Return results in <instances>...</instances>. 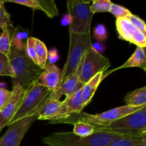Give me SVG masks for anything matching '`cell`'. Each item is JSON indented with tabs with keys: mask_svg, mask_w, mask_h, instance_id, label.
I'll return each instance as SVG.
<instances>
[{
	"mask_svg": "<svg viewBox=\"0 0 146 146\" xmlns=\"http://www.w3.org/2000/svg\"><path fill=\"white\" fill-rule=\"evenodd\" d=\"M15 29L12 27H6L2 30L0 35V52L9 56L12 46L13 34Z\"/></svg>",
	"mask_w": 146,
	"mask_h": 146,
	"instance_id": "21",
	"label": "cell"
},
{
	"mask_svg": "<svg viewBox=\"0 0 146 146\" xmlns=\"http://www.w3.org/2000/svg\"><path fill=\"white\" fill-rule=\"evenodd\" d=\"M68 15L71 17L69 33L90 34L91 24L94 14L90 10V1L68 0Z\"/></svg>",
	"mask_w": 146,
	"mask_h": 146,
	"instance_id": "7",
	"label": "cell"
},
{
	"mask_svg": "<svg viewBox=\"0 0 146 146\" xmlns=\"http://www.w3.org/2000/svg\"><path fill=\"white\" fill-rule=\"evenodd\" d=\"M70 23H71V17H70V16L68 15V14H67V15H64V17H63L62 19H61V24H62V25H69Z\"/></svg>",
	"mask_w": 146,
	"mask_h": 146,
	"instance_id": "34",
	"label": "cell"
},
{
	"mask_svg": "<svg viewBox=\"0 0 146 146\" xmlns=\"http://www.w3.org/2000/svg\"><path fill=\"white\" fill-rule=\"evenodd\" d=\"M84 86V84L78 81V69L74 74L68 76L59 84L58 88L52 93L51 98L60 100V98L65 96L66 98L72 96L79 88Z\"/></svg>",
	"mask_w": 146,
	"mask_h": 146,
	"instance_id": "13",
	"label": "cell"
},
{
	"mask_svg": "<svg viewBox=\"0 0 146 146\" xmlns=\"http://www.w3.org/2000/svg\"><path fill=\"white\" fill-rule=\"evenodd\" d=\"M61 70L54 64H46L37 83L51 91H54L60 84Z\"/></svg>",
	"mask_w": 146,
	"mask_h": 146,
	"instance_id": "14",
	"label": "cell"
},
{
	"mask_svg": "<svg viewBox=\"0 0 146 146\" xmlns=\"http://www.w3.org/2000/svg\"><path fill=\"white\" fill-rule=\"evenodd\" d=\"M105 76V72L99 73L84 84L81 91V98L84 107L91 102L98 86Z\"/></svg>",
	"mask_w": 146,
	"mask_h": 146,
	"instance_id": "16",
	"label": "cell"
},
{
	"mask_svg": "<svg viewBox=\"0 0 146 146\" xmlns=\"http://www.w3.org/2000/svg\"><path fill=\"white\" fill-rule=\"evenodd\" d=\"M118 135L106 133H95L91 136L81 138L73 132L53 133L42 138L46 146H107Z\"/></svg>",
	"mask_w": 146,
	"mask_h": 146,
	"instance_id": "4",
	"label": "cell"
},
{
	"mask_svg": "<svg viewBox=\"0 0 146 146\" xmlns=\"http://www.w3.org/2000/svg\"><path fill=\"white\" fill-rule=\"evenodd\" d=\"M34 47H35L37 58H38V66L41 69L44 70L47 64L48 50H47L45 44L36 38H34Z\"/></svg>",
	"mask_w": 146,
	"mask_h": 146,
	"instance_id": "22",
	"label": "cell"
},
{
	"mask_svg": "<svg viewBox=\"0 0 146 146\" xmlns=\"http://www.w3.org/2000/svg\"><path fill=\"white\" fill-rule=\"evenodd\" d=\"M0 35H1V33H0Z\"/></svg>",
	"mask_w": 146,
	"mask_h": 146,
	"instance_id": "36",
	"label": "cell"
},
{
	"mask_svg": "<svg viewBox=\"0 0 146 146\" xmlns=\"http://www.w3.org/2000/svg\"><path fill=\"white\" fill-rule=\"evenodd\" d=\"M128 19L129 20L130 22H131L137 29H138L140 31H141L143 34L146 35V25L145 21H144L142 19H141L139 17H138V16L134 15V14H132L131 16L128 17Z\"/></svg>",
	"mask_w": 146,
	"mask_h": 146,
	"instance_id": "30",
	"label": "cell"
},
{
	"mask_svg": "<svg viewBox=\"0 0 146 146\" xmlns=\"http://www.w3.org/2000/svg\"><path fill=\"white\" fill-rule=\"evenodd\" d=\"M11 91L6 89L4 86L0 85V111L4 108L11 96Z\"/></svg>",
	"mask_w": 146,
	"mask_h": 146,
	"instance_id": "31",
	"label": "cell"
},
{
	"mask_svg": "<svg viewBox=\"0 0 146 146\" xmlns=\"http://www.w3.org/2000/svg\"><path fill=\"white\" fill-rule=\"evenodd\" d=\"M126 106L133 107L146 106V86L137 88L128 93L124 98Z\"/></svg>",
	"mask_w": 146,
	"mask_h": 146,
	"instance_id": "18",
	"label": "cell"
},
{
	"mask_svg": "<svg viewBox=\"0 0 146 146\" xmlns=\"http://www.w3.org/2000/svg\"><path fill=\"white\" fill-rule=\"evenodd\" d=\"M4 1L25 6L33 10H41L49 18H54L58 15V9L53 0H7Z\"/></svg>",
	"mask_w": 146,
	"mask_h": 146,
	"instance_id": "15",
	"label": "cell"
},
{
	"mask_svg": "<svg viewBox=\"0 0 146 146\" xmlns=\"http://www.w3.org/2000/svg\"><path fill=\"white\" fill-rule=\"evenodd\" d=\"M92 46L91 34L69 33V48L66 61L61 71L60 83L68 76L74 74L79 66L81 58Z\"/></svg>",
	"mask_w": 146,
	"mask_h": 146,
	"instance_id": "6",
	"label": "cell"
},
{
	"mask_svg": "<svg viewBox=\"0 0 146 146\" xmlns=\"http://www.w3.org/2000/svg\"><path fill=\"white\" fill-rule=\"evenodd\" d=\"M38 118V115L23 118L9 125L8 129L0 138V146H19L28 130Z\"/></svg>",
	"mask_w": 146,
	"mask_h": 146,
	"instance_id": "9",
	"label": "cell"
},
{
	"mask_svg": "<svg viewBox=\"0 0 146 146\" xmlns=\"http://www.w3.org/2000/svg\"><path fill=\"white\" fill-rule=\"evenodd\" d=\"M24 49H25L26 55L27 56V57L38 65V58H37L36 53L35 47H34V37H29L27 38Z\"/></svg>",
	"mask_w": 146,
	"mask_h": 146,
	"instance_id": "28",
	"label": "cell"
},
{
	"mask_svg": "<svg viewBox=\"0 0 146 146\" xmlns=\"http://www.w3.org/2000/svg\"><path fill=\"white\" fill-rule=\"evenodd\" d=\"M58 54H57L56 51H50L49 53L48 52V58L49 60V64H54L57 59H58Z\"/></svg>",
	"mask_w": 146,
	"mask_h": 146,
	"instance_id": "33",
	"label": "cell"
},
{
	"mask_svg": "<svg viewBox=\"0 0 146 146\" xmlns=\"http://www.w3.org/2000/svg\"><path fill=\"white\" fill-rule=\"evenodd\" d=\"M133 67H138V68L143 69L144 71L146 70V56L145 48L137 46L131 56L123 65L116 68L113 71H111V72L116 71V70L122 69V68H133Z\"/></svg>",
	"mask_w": 146,
	"mask_h": 146,
	"instance_id": "17",
	"label": "cell"
},
{
	"mask_svg": "<svg viewBox=\"0 0 146 146\" xmlns=\"http://www.w3.org/2000/svg\"><path fill=\"white\" fill-rule=\"evenodd\" d=\"M82 88L83 87H81L72 96L67 97L64 101H61V106L58 108V111L54 115V116L50 121H48V122L66 118L73 114L82 111L84 108L83 105L82 98H81Z\"/></svg>",
	"mask_w": 146,
	"mask_h": 146,
	"instance_id": "12",
	"label": "cell"
},
{
	"mask_svg": "<svg viewBox=\"0 0 146 146\" xmlns=\"http://www.w3.org/2000/svg\"><path fill=\"white\" fill-rule=\"evenodd\" d=\"M94 37L98 41L102 42L108 38V31L104 24H98L94 29Z\"/></svg>",
	"mask_w": 146,
	"mask_h": 146,
	"instance_id": "29",
	"label": "cell"
},
{
	"mask_svg": "<svg viewBox=\"0 0 146 146\" xmlns=\"http://www.w3.org/2000/svg\"><path fill=\"white\" fill-rule=\"evenodd\" d=\"M110 13L113 14L116 19L119 18H125L128 19L129 16L132 14L130 10L126 9L125 7H122L119 4L112 3L110 8Z\"/></svg>",
	"mask_w": 146,
	"mask_h": 146,
	"instance_id": "26",
	"label": "cell"
},
{
	"mask_svg": "<svg viewBox=\"0 0 146 146\" xmlns=\"http://www.w3.org/2000/svg\"><path fill=\"white\" fill-rule=\"evenodd\" d=\"M5 1L1 0L0 2V29H4L6 27H12L13 24L10 19V15L4 7Z\"/></svg>",
	"mask_w": 146,
	"mask_h": 146,
	"instance_id": "27",
	"label": "cell"
},
{
	"mask_svg": "<svg viewBox=\"0 0 146 146\" xmlns=\"http://www.w3.org/2000/svg\"><path fill=\"white\" fill-rule=\"evenodd\" d=\"M111 66L109 59L97 52L91 46L81 58L78 66V81L85 84L96 74L104 73Z\"/></svg>",
	"mask_w": 146,
	"mask_h": 146,
	"instance_id": "8",
	"label": "cell"
},
{
	"mask_svg": "<svg viewBox=\"0 0 146 146\" xmlns=\"http://www.w3.org/2000/svg\"><path fill=\"white\" fill-rule=\"evenodd\" d=\"M24 48L25 47L19 48L12 45L9 58L14 75L11 78L12 84H17L27 90L37 82L43 70L27 57Z\"/></svg>",
	"mask_w": 146,
	"mask_h": 146,
	"instance_id": "1",
	"label": "cell"
},
{
	"mask_svg": "<svg viewBox=\"0 0 146 146\" xmlns=\"http://www.w3.org/2000/svg\"><path fill=\"white\" fill-rule=\"evenodd\" d=\"M73 133L81 138L91 136L95 133V126L86 122H77L74 124Z\"/></svg>",
	"mask_w": 146,
	"mask_h": 146,
	"instance_id": "23",
	"label": "cell"
},
{
	"mask_svg": "<svg viewBox=\"0 0 146 146\" xmlns=\"http://www.w3.org/2000/svg\"><path fill=\"white\" fill-rule=\"evenodd\" d=\"M144 107V106H143ZM143 107H133L123 106L112 108L111 110L98 114H89L81 111L73 114L71 116L64 119L57 120L49 122L50 123H66L74 125L77 122H86L94 126H107L120 118L130 115L139 111Z\"/></svg>",
	"mask_w": 146,
	"mask_h": 146,
	"instance_id": "3",
	"label": "cell"
},
{
	"mask_svg": "<svg viewBox=\"0 0 146 146\" xmlns=\"http://www.w3.org/2000/svg\"><path fill=\"white\" fill-rule=\"evenodd\" d=\"M141 138L146 135V106L114 121L107 126H95V133Z\"/></svg>",
	"mask_w": 146,
	"mask_h": 146,
	"instance_id": "2",
	"label": "cell"
},
{
	"mask_svg": "<svg viewBox=\"0 0 146 146\" xmlns=\"http://www.w3.org/2000/svg\"><path fill=\"white\" fill-rule=\"evenodd\" d=\"M53 92L37 82L33 84L27 89L21 105L9 125L25 117L38 115L46 103L50 99Z\"/></svg>",
	"mask_w": 146,
	"mask_h": 146,
	"instance_id": "5",
	"label": "cell"
},
{
	"mask_svg": "<svg viewBox=\"0 0 146 146\" xmlns=\"http://www.w3.org/2000/svg\"><path fill=\"white\" fill-rule=\"evenodd\" d=\"M0 76H9L14 78V72L11 68L9 56L0 52Z\"/></svg>",
	"mask_w": 146,
	"mask_h": 146,
	"instance_id": "24",
	"label": "cell"
},
{
	"mask_svg": "<svg viewBox=\"0 0 146 146\" xmlns=\"http://www.w3.org/2000/svg\"><path fill=\"white\" fill-rule=\"evenodd\" d=\"M111 4L112 2L109 0H94L91 5H90V10L94 14L96 13L109 12Z\"/></svg>",
	"mask_w": 146,
	"mask_h": 146,
	"instance_id": "25",
	"label": "cell"
},
{
	"mask_svg": "<svg viewBox=\"0 0 146 146\" xmlns=\"http://www.w3.org/2000/svg\"><path fill=\"white\" fill-rule=\"evenodd\" d=\"M107 146H146V135L141 138L116 136Z\"/></svg>",
	"mask_w": 146,
	"mask_h": 146,
	"instance_id": "20",
	"label": "cell"
},
{
	"mask_svg": "<svg viewBox=\"0 0 146 146\" xmlns=\"http://www.w3.org/2000/svg\"><path fill=\"white\" fill-rule=\"evenodd\" d=\"M92 47L94 48V49H95L97 52L101 54H102V52L105 49V45L101 42H98V41L96 43H94V44H92Z\"/></svg>",
	"mask_w": 146,
	"mask_h": 146,
	"instance_id": "32",
	"label": "cell"
},
{
	"mask_svg": "<svg viewBox=\"0 0 146 146\" xmlns=\"http://www.w3.org/2000/svg\"><path fill=\"white\" fill-rule=\"evenodd\" d=\"M12 94L4 108L0 111V133L3 128L9 125L11 118L18 110L24 99L27 90H24L19 84H12Z\"/></svg>",
	"mask_w": 146,
	"mask_h": 146,
	"instance_id": "10",
	"label": "cell"
},
{
	"mask_svg": "<svg viewBox=\"0 0 146 146\" xmlns=\"http://www.w3.org/2000/svg\"><path fill=\"white\" fill-rule=\"evenodd\" d=\"M115 27L121 39L128 41L141 48H145L146 35L137 29L128 19H116Z\"/></svg>",
	"mask_w": 146,
	"mask_h": 146,
	"instance_id": "11",
	"label": "cell"
},
{
	"mask_svg": "<svg viewBox=\"0 0 146 146\" xmlns=\"http://www.w3.org/2000/svg\"><path fill=\"white\" fill-rule=\"evenodd\" d=\"M1 0H0V2H1Z\"/></svg>",
	"mask_w": 146,
	"mask_h": 146,
	"instance_id": "35",
	"label": "cell"
},
{
	"mask_svg": "<svg viewBox=\"0 0 146 146\" xmlns=\"http://www.w3.org/2000/svg\"><path fill=\"white\" fill-rule=\"evenodd\" d=\"M61 101L60 100H55L50 98L38 114L37 120L38 121H50L58 111L61 106Z\"/></svg>",
	"mask_w": 146,
	"mask_h": 146,
	"instance_id": "19",
	"label": "cell"
}]
</instances>
